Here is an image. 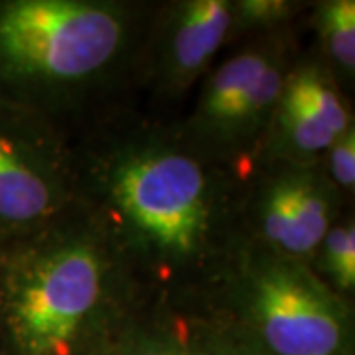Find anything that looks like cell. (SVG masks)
Returning a JSON list of instances; mask_svg holds the SVG:
<instances>
[{
  "label": "cell",
  "instance_id": "6",
  "mask_svg": "<svg viewBox=\"0 0 355 355\" xmlns=\"http://www.w3.org/2000/svg\"><path fill=\"white\" fill-rule=\"evenodd\" d=\"M261 225L266 239L286 257L312 253L331 229L330 191L310 174H284L266 190Z\"/></svg>",
  "mask_w": 355,
  "mask_h": 355
},
{
  "label": "cell",
  "instance_id": "12",
  "mask_svg": "<svg viewBox=\"0 0 355 355\" xmlns=\"http://www.w3.org/2000/svg\"><path fill=\"white\" fill-rule=\"evenodd\" d=\"M324 265L336 286L352 292L355 286V229L352 221L331 227L324 241Z\"/></svg>",
  "mask_w": 355,
  "mask_h": 355
},
{
  "label": "cell",
  "instance_id": "11",
  "mask_svg": "<svg viewBox=\"0 0 355 355\" xmlns=\"http://www.w3.org/2000/svg\"><path fill=\"white\" fill-rule=\"evenodd\" d=\"M320 34L324 50L343 73L355 69V2L331 0L320 10Z\"/></svg>",
  "mask_w": 355,
  "mask_h": 355
},
{
  "label": "cell",
  "instance_id": "9",
  "mask_svg": "<svg viewBox=\"0 0 355 355\" xmlns=\"http://www.w3.org/2000/svg\"><path fill=\"white\" fill-rule=\"evenodd\" d=\"M282 93L310 111L336 137H342L352 128L347 109L338 89L334 87L330 76L322 73L316 67H302L291 73L284 79Z\"/></svg>",
  "mask_w": 355,
  "mask_h": 355
},
{
  "label": "cell",
  "instance_id": "14",
  "mask_svg": "<svg viewBox=\"0 0 355 355\" xmlns=\"http://www.w3.org/2000/svg\"><path fill=\"white\" fill-rule=\"evenodd\" d=\"M121 355H207L205 349H198L188 342H182L172 336L153 334L142 336L128 343Z\"/></svg>",
  "mask_w": 355,
  "mask_h": 355
},
{
  "label": "cell",
  "instance_id": "2",
  "mask_svg": "<svg viewBox=\"0 0 355 355\" xmlns=\"http://www.w3.org/2000/svg\"><path fill=\"white\" fill-rule=\"evenodd\" d=\"M251 340L268 355H354L343 302L292 259L265 261L245 286Z\"/></svg>",
  "mask_w": 355,
  "mask_h": 355
},
{
  "label": "cell",
  "instance_id": "7",
  "mask_svg": "<svg viewBox=\"0 0 355 355\" xmlns=\"http://www.w3.org/2000/svg\"><path fill=\"white\" fill-rule=\"evenodd\" d=\"M233 8L225 0H191L176 10L168 26L164 71L174 87H184L200 76L227 38Z\"/></svg>",
  "mask_w": 355,
  "mask_h": 355
},
{
  "label": "cell",
  "instance_id": "10",
  "mask_svg": "<svg viewBox=\"0 0 355 355\" xmlns=\"http://www.w3.org/2000/svg\"><path fill=\"white\" fill-rule=\"evenodd\" d=\"M280 135L284 142L298 154H320L326 153L340 137H336L322 121H318L310 111L300 107L284 93L280 95L277 105Z\"/></svg>",
  "mask_w": 355,
  "mask_h": 355
},
{
  "label": "cell",
  "instance_id": "8",
  "mask_svg": "<svg viewBox=\"0 0 355 355\" xmlns=\"http://www.w3.org/2000/svg\"><path fill=\"white\" fill-rule=\"evenodd\" d=\"M53 203L48 178L42 176L8 140L0 139V219L32 223L48 216Z\"/></svg>",
  "mask_w": 355,
  "mask_h": 355
},
{
  "label": "cell",
  "instance_id": "13",
  "mask_svg": "<svg viewBox=\"0 0 355 355\" xmlns=\"http://www.w3.org/2000/svg\"><path fill=\"white\" fill-rule=\"evenodd\" d=\"M328 162L334 182L343 190H354L355 186V135L349 128L328 148Z\"/></svg>",
  "mask_w": 355,
  "mask_h": 355
},
{
  "label": "cell",
  "instance_id": "4",
  "mask_svg": "<svg viewBox=\"0 0 355 355\" xmlns=\"http://www.w3.org/2000/svg\"><path fill=\"white\" fill-rule=\"evenodd\" d=\"M103 270L85 243L42 253L16 280L10 330L20 355H71L101 298Z\"/></svg>",
  "mask_w": 355,
  "mask_h": 355
},
{
  "label": "cell",
  "instance_id": "16",
  "mask_svg": "<svg viewBox=\"0 0 355 355\" xmlns=\"http://www.w3.org/2000/svg\"><path fill=\"white\" fill-rule=\"evenodd\" d=\"M207 355H268L249 336H219L205 347Z\"/></svg>",
  "mask_w": 355,
  "mask_h": 355
},
{
  "label": "cell",
  "instance_id": "5",
  "mask_svg": "<svg viewBox=\"0 0 355 355\" xmlns=\"http://www.w3.org/2000/svg\"><path fill=\"white\" fill-rule=\"evenodd\" d=\"M284 79V67L275 51L263 48L241 51L209 77L198 119L205 130L217 137L253 132L277 111Z\"/></svg>",
  "mask_w": 355,
  "mask_h": 355
},
{
  "label": "cell",
  "instance_id": "3",
  "mask_svg": "<svg viewBox=\"0 0 355 355\" xmlns=\"http://www.w3.org/2000/svg\"><path fill=\"white\" fill-rule=\"evenodd\" d=\"M111 196L135 235L170 259L198 251L209 203L202 166L170 150L132 154L116 166Z\"/></svg>",
  "mask_w": 355,
  "mask_h": 355
},
{
  "label": "cell",
  "instance_id": "15",
  "mask_svg": "<svg viewBox=\"0 0 355 355\" xmlns=\"http://www.w3.org/2000/svg\"><path fill=\"white\" fill-rule=\"evenodd\" d=\"M237 12L245 24H275L288 12V4L279 0H247L239 2Z\"/></svg>",
  "mask_w": 355,
  "mask_h": 355
},
{
  "label": "cell",
  "instance_id": "1",
  "mask_svg": "<svg viewBox=\"0 0 355 355\" xmlns=\"http://www.w3.org/2000/svg\"><path fill=\"white\" fill-rule=\"evenodd\" d=\"M123 12L83 0H16L0 8V64L44 87L79 83L116 58Z\"/></svg>",
  "mask_w": 355,
  "mask_h": 355
}]
</instances>
